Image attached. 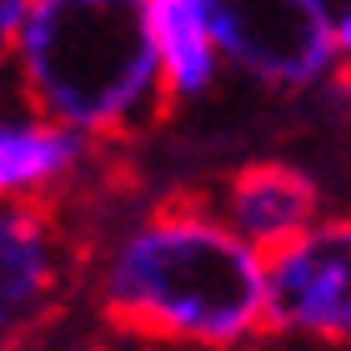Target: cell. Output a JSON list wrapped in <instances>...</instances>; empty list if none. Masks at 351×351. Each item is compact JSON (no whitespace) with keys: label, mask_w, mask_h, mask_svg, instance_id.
Instances as JSON below:
<instances>
[{"label":"cell","mask_w":351,"mask_h":351,"mask_svg":"<svg viewBox=\"0 0 351 351\" xmlns=\"http://www.w3.org/2000/svg\"><path fill=\"white\" fill-rule=\"evenodd\" d=\"M90 301L125 337L186 351H261L266 256L206 196H171L116 221L86 256Z\"/></svg>","instance_id":"obj_1"},{"label":"cell","mask_w":351,"mask_h":351,"mask_svg":"<svg viewBox=\"0 0 351 351\" xmlns=\"http://www.w3.org/2000/svg\"><path fill=\"white\" fill-rule=\"evenodd\" d=\"M10 81L30 116L110 146L161 116L166 90L136 0H36L10 51Z\"/></svg>","instance_id":"obj_2"},{"label":"cell","mask_w":351,"mask_h":351,"mask_svg":"<svg viewBox=\"0 0 351 351\" xmlns=\"http://www.w3.org/2000/svg\"><path fill=\"white\" fill-rule=\"evenodd\" d=\"M231 71L271 90H311L337 81L331 5L322 0H206Z\"/></svg>","instance_id":"obj_3"},{"label":"cell","mask_w":351,"mask_h":351,"mask_svg":"<svg viewBox=\"0 0 351 351\" xmlns=\"http://www.w3.org/2000/svg\"><path fill=\"white\" fill-rule=\"evenodd\" d=\"M266 331L286 346H351V216H322L266 256Z\"/></svg>","instance_id":"obj_4"},{"label":"cell","mask_w":351,"mask_h":351,"mask_svg":"<svg viewBox=\"0 0 351 351\" xmlns=\"http://www.w3.org/2000/svg\"><path fill=\"white\" fill-rule=\"evenodd\" d=\"M71 266L75 246L56 206H0V346L56 311Z\"/></svg>","instance_id":"obj_5"},{"label":"cell","mask_w":351,"mask_h":351,"mask_svg":"<svg viewBox=\"0 0 351 351\" xmlns=\"http://www.w3.org/2000/svg\"><path fill=\"white\" fill-rule=\"evenodd\" d=\"M206 201H211L216 216L226 221L246 246H256L261 256H276L281 246H291L296 236H306L316 221L326 216L316 181L291 161H246Z\"/></svg>","instance_id":"obj_6"},{"label":"cell","mask_w":351,"mask_h":351,"mask_svg":"<svg viewBox=\"0 0 351 351\" xmlns=\"http://www.w3.org/2000/svg\"><path fill=\"white\" fill-rule=\"evenodd\" d=\"M95 146L60 125L0 106V206H51L86 176Z\"/></svg>","instance_id":"obj_7"},{"label":"cell","mask_w":351,"mask_h":351,"mask_svg":"<svg viewBox=\"0 0 351 351\" xmlns=\"http://www.w3.org/2000/svg\"><path fill=\"white\" fill-rule=\"evenodd\" d=\"M141 10H146V36L166 101H201L206 90H216L226 56L211 25V5L206 0H141Z\"/></svg>","instance_id":"obj_8"},{"label":"cell","mask_w":351,"mask_h":351,"mask_svg":"<svg viewBox=\"0 0 351 351\" xmlns=\"http://www.w3.org/2000/svg\"><path fill=\"white\" fill-rule=\"evenodd\" d=\"M21 21H25V0H0V71L10 66V51H15V36H21Z\"/></svg>","instance_id":"obj_9"},{"label":"cell","mask_w":351,"mask_h":351,"mask_svg":"<svg viewBox=\"0 0 351 351\" xmlns=\"http://www.w3.org/2000/svg\"><path fill=\"white\" fill-rule=\"evenodd\" d=\"M331 40H337L341 66H351V0L346 5H331Z\"/></svg>","instance_id":"obj_10"},{"label":"cell","mask_w":351,"mask_h":351,"mask_svg":"<svg viewBox=\"0 0 351 351\" xmlns=\"http://www.w3.org/2000/svg\"><path fill=\"white\" fill-rule=\"evenodd\" d=\"M331 86H337V101H341V106L351 110V66H341V71H337V81H331Z\"/></svg>","instance_id":"obj_11"},{"label":"cell","mask_w":351,"mask_h":351,"mask_svg":"<svg viewBox=\"0 0 351 351\" xmlns=\"http://www.w3.org/2000/svg\"><path fill=\"white\" fill-rule=\"evenodd\" d=\"M0 351H15V346H0Z\"/></svg>","instance_id":"obj_12"}]
</instances>
